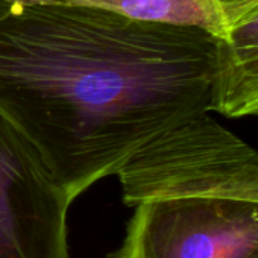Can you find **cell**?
Instances as JSON below:
<instances>
[{"instance_id":"4","label":"cell","mask_w":258,"mask_h":258,"mask_svg":"<svg viewBox=\"0 0 258 258\" xmlns=\"http://www.w3.org/2000/svg\"><path fill=\"white\" fill-rule=\"evenodd\" d=\"M70 201L0 118V258H70Z\"/></svg>"},{"instance_id":"5","label":"cell","mask_w":258,"mask_h":258,"mask_svg":"<svg viewBox=\"0 0 258 258\" xmlns=\"http://www.w3.org/2000/svg\"><path fill=\"white\" fill-rule=\"evenodd\" d=\"M210 111L229 118L258 115V4L217 38Z\"/></svg>"},{"instance_id":"2","label":"cell","mask_w":258,"mask_h":258,"mask_svg":"<svg viewBox=\"0 0 258 258\" xmlns=\"http://www.w3.org/2000/svg\"><path fill=\"white\" fill-rule=\"evenodd\" d=\"M117 176L131 207L184 196L258 201V151L205 112L152 139Z\"/></svg>"},{"instance_id":"7","label":"cell","mask_w":258,"mask_h":258,"mask_svg":"<svg viewBox=\"0 0 258 258\" xmlns=\"http://www.w3.org/2000/svg\"><path fill=\"white\" fill-rule=\"evenodd\" d=\"M216 2L220 7V10L223 11L225 17L228 20V26H229L231 22H234L243 13H246L249 8L256 5L258 0H216Z\"/></svg>"},{"instance_id":"8","label":"cell","mask_w":258,"mask_h":258,"mask_svg":"<svg viewBox=\"0 0 258 258\" xmlns=\"http://www.w3.org/2000/svg\"><path fill=\"white\" fill-rule=\"evenodd\" d=\"M250 258H258V249H256V252H255V253H253V255H252Z\"/></svg>"},{"instance_id":"3","label":"cell","mask_w":258,"mask_h":258,"mask_svg":"<svg viewBox=\"0 0 258 258\" xmlns=\"http://www.w3.org/2000/svg\"><path fill=\"white\" fill-rule=\"evenodd\" d=\"M258 249V201L184 196L136 205L108 258H250Z\"/></svg>"},{"instance_id":"6","label":"cell","mask_w":258,"mask_h":258,"mask_svg":"<svg viewBox=\"0 0 258 258\" xmlns=\"http://www.w3.org/2000/svg\"><path fill=\"white\" fill-rule=\"evenodd\" d=\"M87 5L114 11L127 19L175 26H193L222 38L228 20L216 0H41Z\"/></svg>"},{"instance_id":"1","label":"cell","mask_w":258,"mask_h":258,"mask_svg":"<svg viewBox=\"0 0 258 258\" xmlns=\"http://www.w3.org/2000/svg\"><path fill=\"white\" fill-rule=\"evenodd\" d=\"M217 38L103 8L0 0V118L70 204L210 112Z\"/></svg>"}]
</instances>
